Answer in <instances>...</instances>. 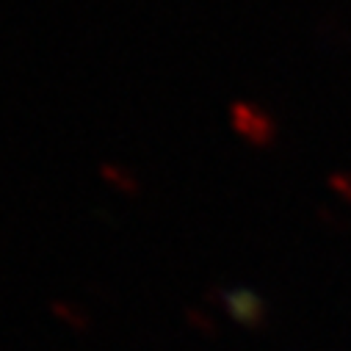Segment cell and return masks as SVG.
<instances>
[{
	"mask_svg": "<svg viewBox=\"0 0 351 351\" xmlns=\"http://www.w3.org/2000/svg\"><path fill=\"white\" fill-rule=\"evenodd\" d=\"M186 318H189V324H191L194 329H199V332H205V335H213V332H216V324H213L208 315H202L199 310H194V307L186 310Z\"/></svg>",
	"mask_w": 351,
	"mask_h": 351,
	"instance_id": "cell-6",
	"label": "cell"
},
{
	"mask_svg": "<svg viewBox=\"0 0 351 351\" xmlns=\"http://www.w3.org/2000/svg\"><path fill=\"white\" fill-rule=\"evenodd\" d=\"M221 299H224L230 315H232L241 326L254 329V326L263 324V318H266V304H263V299H260L257 293L246 291V288H241V291H224Z\"/></svg>",
	"mask_w": 351,
	"mask_h": 351,
	"instance_id": "cell-2",
	"label": "cell"
},
{
	"mask_svg": "<svg viewBox=\"0 0 351 351\" xmlns=\"http://www.w3.org/2000/svg\"><path fill=\"white\" fill-rule=\"evenodd\" d=\"M326 186L343 199L351 205V171H329V178H326Z\"/></svg>",
	"mask_w": 351,
	"mask_h": 351,
	"instance_id": "cell-5",
	"label": "cell"
},
{
	"mask_svg": "<svg viewBox=\"0 0 351 351\" xmlns=\"http://www.w3.org/2000/svg\"><path fill=\"white\" fill-rule=\"evenodd\" d=\"M50 313H53L58 321H64L69 329H75V332H89V329H92L89 315L80 313L75 304H69V302H64V299H56V302L50 304Z\"/></svg>",
	"mask_w": 351,
	"mask_h": 351,
	"instance_id": "cell-4",
	"label": "cell"
},
{
	"mask_svg": "<svg viewBox=\"0 0 351 351\" xmlns=\"http://www.w3.org/2000/svg\"><path fill=\"white\" fill-rule=\"evenodd\" d=\"M100 178H103L106 183H111L117 191L128 194V197H136V194L141 191V183L133 178V174H128L125 169H119V166H114V163H103V166H100Z\"/></svg>",
	"mask_w": 351,
	"mask_h": 351,
	"instance_id": "cell-3",
	"label": "cell"
},
{
	"mask_svg": "<svg viewBox=\"0 0 351 351\" xmlns=\"http://www.w3.org/2000/svg\"><path fill=\"white\" fill-rule=\"evenodd\" d=\"M230 125L232 130L252 147L257 149H266L274 144L277 138V122L274 117L266 111V108H260L249 100H235L230 106Z\"/></svg>",
	"mask_w": 351,
	"mask_h": 351,
	"instance_id": "cell-1",
	"label": "cell"
}]
</instances>
